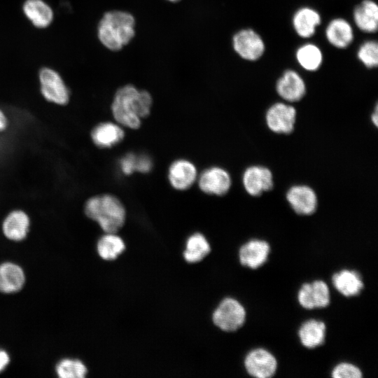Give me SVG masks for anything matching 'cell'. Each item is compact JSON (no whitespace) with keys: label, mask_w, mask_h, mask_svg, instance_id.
<instances>
[{"label":"cell","mask_w":378,"mask_h":378,"mask_svg":"<svg viewBox=\"0 0 378 378\" xmlns=\"http://www.w3.org/2000/svg\"><path fill=\"white\" fill-rule=\"evenodd\" d=\"M300 304L304 309L323 308L330 303V291L328 285L322 280L302 285L298 293Z\"/></svg>","instance_id":"cell-10"},{"label":"cell","mask_w":378,"mask_h":378,"mask_svg":"<svg viewBox=\"0 0 378 378\" xmlns=\"http://www.w3.org/2000/svg\"><path fill=\"white\" fill-rule=\"evenodd\" d=\"M22 11L31 25L38 29H47L55 19L54 10L45 0H24Z\"/></svg>","instance_id":"cell-14"},{"label":"cell","mask_w":378,"mask_h":378,"mask_svg":"<svg viewBox=\"0 0 378 378\" xmlns=\"http://www.w3.org/2000/svg\"><path fill=\"white\" fill-rule=\"evenodd\" d=\"M200 189L204 193L222 196L231 188L232 178L227 171L220 167L204 169L197 177Z\"/></svg>","instance_id":"cell-8"},{"label":"cell","mask_w":378,"mask_h":378,"mask_svg":"<svg viewBox=\"0 0 378 378\" xmlns=\"http://www.w3.org/2000/svg\"><path fill=\"white\" fill-rule=\"evenodd\" d=\"M371 118H372V122L377 127V122H378V113H377V106L375 107L374 112L372 114Z\"/></svg>","instance_id":"cell-35"},{"label":"cell","mask_w":378,"mask_h":378,"mask_svg":"<svg viewBox=\"0 0 378 378\" xmlns=\"http://www.w3.org/2000/svg\"><path fill=\"white\" fill-rule=\"evenodd\" d=\"M242 183L247 193L256 197L272 188L273 176L268 168L253 165L244 171Z\"/></svg>","instance_id":"cell-11"},{"label":"cell","mask_w":378,"mask_h":378,"mask_svg":"<svg viewBox=\"0 0 378 378\" xmlns=\"http://www.w3.org/2000/svg\"><path fill=\"white\" fill-rule=\"evenodd\" d=\"M357 27L365 33H374L378 27V6L372 0H363L353 13Z\"/></svg>","instance_id":"cell-18"},{"label":"cell","mask_w":378,"mask_h":378,"mask_svg":"<svg viewBox=\"0 0 378 378\" xmlns=\"http://www.w3.org/2000/svg\"><path fill=\"white\" fill-rule=\"evenodd\" d=\"M265 120L268 128L272 132L288 134L294 129L296 110L292 105L277 102L268 108Z\"/></svg>","instance_id":"cell-7"},{"label":"cell","mask_w":378,"mask_h":378,"mask_svg":"<svg viewBox=\"0 0 378 378\" xmlns=\"http://www.w3.org/2000/svg\"><path fill=\"white\" fill-rule=\"evenodd\" d=\"M326 37L337 48H346L353 41L354 31L351 25L343 18L332 20L326 27Z\"/></svg>","instance_id":"cell-19"},{"label":"cell","mask_w":378,"mask_h":378,"mask_svg":"<svg viewBox=\"0 0 378 378\" xmlns=\"http://www.w3.org/2000/svg\"><path fill=\"white\" fill-rule=\"evenodd\" d=\"M320 14L314 8L302 7L293 15L292 22L297 34L304 38L312 37L321 24Z\"/></svg>","instance_id":"cell-21"},{"label":"cell","mask_w":378,"mask_h":378,"mask_svg":"<svg viewBox=\"0 0 378 378\" xmlns=\"http://www.w3.org/2000/svg\"><path fill=\"white\" fill-rule=\"evenodd\" d=\"M198 172L190 160L178 159L174 161L168 169V179L172 188L177 190L190 188L197 180Z\"/></svg>","instance_id":"cell-13"},{"label":"cell","mask_w":378,"mask_h":378,"mask_svg":"<svg viewBox=\"0 0 378 378\" xmlns=\"http://www.w3.org/2000/svg\"><path fill=\"white\" fill-rule=\"evenodd\" d=\"M332 281L334 287L346 297L359 294L364 286L360 275L354 270H342L333 274Z\"/></svg>","instance_id":"cell-23"},{"label":"cell","mask_w":378,"mask_h":378,"mask_svg":"<svg viewBox=\"0 0 378 378\" xmlns=\"http://www.w3.org/2000/svg\"><path fill=\"white\" fill-rule=\"evenodd\" d=\"M232 44L239 57L248 61L259 59L265 50L262 38L251 29H244L237 32L232 38Z\"/></svg>","instance_id":"cell-6"},{"label":"cell","mask_w":378,"mask_h":378,"mask_svg":"<svg viewBox=\"0 0 378 378\" xmlns=\"http://www.w3.org/2000/svg\"><path fill=\"white\" fill-rule=\"evenodd\" d=\"M286 200L296 214L303 216L314 214L318 204L316 192L305 185H296L290 188L286 193Z\"/></svg>","instance_id":"cell-12"},{"label":"cell","mask_w":378,"mask_h":378,"mask_svg":"<svg viewBox=\"0 0 378 378\" xmlns=\"http://www.w3.org/2000/svg\"><path fill=\"white\" fill-rule=\"evenodd\" d=\"M214 323L225 332H233L241 328L246 320L244 307L237 300H223L213 313Z\"/></svg>","instance_id":"cell-5"},{"label":"cell","mask_w":378,"mask_h":378,"mask_svg":"<svg viewBox=\"0 0 378 378\" xmlns=\"http://www.w3.org/2000/svg\"><path fill=\"white\" fill-rule=\"evenodd\" d=\"M358 59L369 69H373L378 64V45L375 41H365L357 52Z\"/></svg>","instance_id":"cell-29"},{"label":"cell","mask_w":378,"mask_h":378,"mask_svg":"<svg viewBox=\"0 0 378 378\" xmlns=\"http://www.w3.org/2000/svg\"><path fill=\"white\" fill-rule=\"evenodd\" d=\"M153 167L151 158L146 154H140L136 156V172L143 174L149 172Z\"/></svg>","instance_id":"cell-32"},{"label":"cell","mask_w":378,"mask_h":378,"mask_svg":"<svg viewBox=\"0 0 378 378\" xmlns=\"http://www.w3.org/2000/svg\"><path fill=\"white\" fill-rule=\"evenodd\" d=\"M8 354L3 350H0V372H1L9 363Z\"/></svg>","instance_id":"cell-33"},{"label":"cell","mask_w":378,"mask_h":378,"mask_svg":"<svg viewBox=\"0 0 378 378\" xmlns=\"http://www.w3.org/2000/svg\"><path fill=\"white\" fill-rule=\"evenodd\" d=\"M210 251L211 247L206 237L202 234L197 232L188 238L183 258L188 262H198L203 260Z\"/></svg>","instance_id":"cell-25"},{"label":"cell","mask_w":378,"mask_h":378,"mask_svg":"<svg viewBox=\"0 0 378 378\" xmlns=\"http://www.w3.org/2000/svg\"><path fill=\"white\" fill-rule=\"evenodd\" d=\"M135 20L122 10L105 13L97 25V36L106 48L117 51L128 44L134 36Z\"/></svg>","instance_id":"cell-2"},{"label":"cell","mask_w":378,"mask_h":378,"mask_svg":"<svg viewBox=\"0 0 378 378\" xmlns=\"http://www.w3.org/2000/svg\"><path fill=\"white\" fill-rule=\"evenodd\" d=\"M333 378H361V370L356 365L349 363H340L332 371Z\"/></svg>","instance_id":"cell-30"},{"label":"cell","mask_w":378,"mask_h":378,"mask_svg":"<svg viewBox=\"0 0 378 378\" xmlns=\"http://www.w3.org/2000/svg\"><path fill=\"white\" fill-rule=\"evenodd\" d=\"M299 64L309 71H316L323 62V53L315 44L305 43L299 47L295 53Z\"/></svg>","instance_id":"cell-27"},{"label":"cell","mask_w":378,"mask_h":378,"mask_svg":"<svg viewBox=\"0 0 378 378\" xmlns=\"http://www.w3.org/2000/svg\"><path fill=\"white\" fill-rule=\"evenodd\" d=\"M136 156L137 155L130 153L122 156L119 161L120 171L125 175H130L136 172Z\"/></svg>","instance_id":"cell-31"},{"label":"cell","mask_w":378,"mask_h":378,"mask_svg":"<svg viewBox=\"0 0 378 378\" xmlns=\"http://www.w3.org/2000/svg\"><path fill=\"white\" fill-rule=\"evenodd\" d=\"M244 366L248 374L252 377L269 378L275 374L277 361L270 352L258 348L251 351L246 355Z\"/></svg>","instance_id":"cell-9"},{"label":"cell","mask_w":378,"mask_h":378,"mask_svg":"<svg viewBox=\"0 0 378 378\" xmlns=\"http://www.w3.org/2000/svg\"><path fill=\"white\" fill-rule=\"evenodd\" d=\"M38 78L40 92L45 99L57 105L69 102V90L58 71L50 66H42L38 70Z\"/></svg>","instance_id":"cell-4"},{"label":"cell","mask_w":378,"mask_h":378,"mask_svg":"<svg viewBox=\"0 0 378 378\" xmlns=\"http://www.w3.org/2000/svg\"><path fill=\"white\" fill-rule=\"evenodd\" d=\"M85 213L96 221L105 232H117L124 225L126 210L122 202L111 194L99 195L88 199Z\"/></svg>","instance_id":"cell-3"},{"label":"cell","mask_w":378,"mask_h":378,"mask_svg":"<svg viewBox=\"0 0 378 378\" xmlns=\"http://www.w3.org/2000/svg\"><path fill=\"white\" fill-rule=\"evenodd\" d=\"M25 282V274L22 267L11 262L0 265V291L13 293L20 290Z\"/></svg>","instance_id":"cell-22"},{"label":"cell","mask_w":378,"mask_h":378,"mask_svg":"<svg viewBox=\"0 0 378 378\" xmlns=\"http://www.w3.org/2000/svg\"><path fill=\"white\" fill-rule=\"evenodd\" d=\"M278 94L288 102H296L306 93V85L301 76L294 70H286L276 85Z\"/></svg>","instance_id":"cell-15"},{"label":"cell","mask_w":378,"mask_h":378,"mask_svg":"<svg viewBox=\"0 0 378 378\" xmlns=\"http://www.w3.org/2000/svg\"><path fill=\"white\" fill-rule=\"evenodd\" d=\"M91 137L98 147L111 148L123 140L125 131L123 127L116 122H104L94 127Z\"/></svg>","instance_id":"cell-17"},{"label":"cell","mask_w":378,"mask_h":378,"mask_svg":"<svg viewBox=\"0 0 378 378\" xmlns=\"http://www.w3.org/2000/svg\"><path fill=\"white\" fill-rule=\"evenodd\" d=\"M152 104L153 98L148 91L130 84L116 91L111 112L115 122L122 127L136 130L141 127L142 119L150 114Z\"/></svg>","instance_id":"cell-1"},{"label":"cell","mask_w":378,"mask_h":378,"mask_svg":"<svg viewBox=\"0 0 378 378\" xmlns=\"http://www.w3.org/2000/svg\"><path fill=\"white\" fill-rule=\"evenodd\" d=\"M168 1H172V2H176V1H178L179 0H168Z\"/></svg>","instance_id":"cell-36"},{"label":"cell","mask_w":378,"mask_h":378,"mask_svg":"<svg viewBox=\"0 0 378 378\" xmlns=\"http://www.w3.org/2000/svg\"><path fill=\"white\" fill-rule=\"evenodd\" d=\"M326 325L323 321L309 319L302 324L298 335L301 344L308 349L321 345L325 340Z\"/></svg>","instance_id":"cell-24"},{"label":"cell","mask_w":378,"mask_h":378,"mask_svg":"<svg viewBox=\"0 0 378 378\" xmlns=\"http://www.w3.org/2000/svg\"><path fill=\"white\" fill-rule=\"evenodd\" d=\"M270 251V246L266 241L251 239L240 247L239 262L243 266L257 269L266 262Z\"/></svg>","instance_id":"cell-16"},{"label":"cell","mask_w":378,"mask_h":378,"mask_svg":"<svg viewBox=\"0 0 378 378\" xmlns=\"http://www.w3.org/2000/svg\"><path fill=\"white\" fill-rule=\"evenodd\" d=\"M7 127V119L4 112L0 109V131L6 129Z\"/></svg>","instance_id":"cell-34"},{"label":"cell","mask_w":378,"mask_h":378,"mask_svg":"<svg viewBox=\"0 0 378 378\" xmlns=\"http://www.w3.org/2000/svg\"><path fill=\"white\" fill-rule=\"evenodd\" d=\"M29 225V218L24 211L14 210L4 220L2 230L6 238L18 241L26 237Z\"/></svg>","instance_id":"cell-20"},{"label":"cell","mask_w":378,"mask_h":378,"mask_svg":"<svg viewBox=\"0 0 378 378\" xmlns=\"http://www.w3.org/2000/svg\"><path fill=\"white\" fill-rule=\"evenodd\" d=\"M125 249L122 239L115 232H106L98 241L97 250L104 260H113L117 258Z\"/></svg>","instance_id":"cell-26"},{"label":"cell","mask_w":378,"mask_h":378,"mask_svg":"<svg viewBox=\"0 0 378 378\" xmlns=\"http://www.w3.org/2000/svg\"><path fill=\"white\" fill-rule=\"evenodd\" d=\"M55 371L60 378H83L88 372L82 361L70 358L60 360L56 365Z\"/></svg>","instance_id":"cell-28"}]
</instances>
